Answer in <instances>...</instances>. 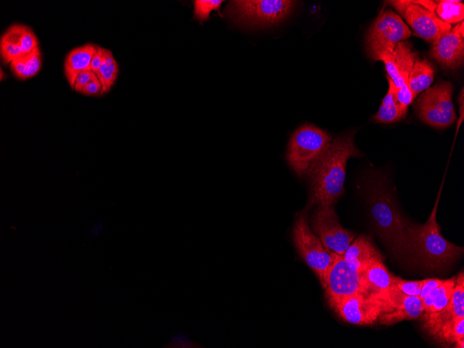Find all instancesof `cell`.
Returning <instances> with one entry per match:
<instances>
[{"label":"cell","instance_id":"6da1fadb","mask_svg":"<svg viewBox=\"0 0 464 348\" xmlns=\"http://www.w3.org/2000/svg\"><path fill=\"white\" fill-rule=\"evenodd\" d=\"M367 194L371 216L380 237L395 254L413 253L415 225L399 211L386 175L378 171L370 173Z\"/></svg>","mask_w":464,"mask_h":348},{"label":"cell","instance_id":"7a4b0ae2","mask_svg":"<svg viewBox=\"0 0 464 348\" xmlns=\"http://www.w3.org/2000/svg\"><path fill=\"white\" fill-rule=\"evenodd\" d=\"M350 132L333 139L315 163L310 175L311 204H334L344 192L346 165L350 158L361 156Z\"/></svg>","mask_w":464,"mask_h":348},{"label":"cell","instance_id":"3957f363","mask_svg":"<svg viewBox=\"0 0 464 348\" xmlns=\"http://www.w3.org/2000/svg\"><path fill=\"white\" fill-rule=\"evenodd\" d=\"M441 190L442 186L427 221L422 225H415L413 235V253L426 266L433 269L449 265L463 252L462 247L447 240L440 233L436 213Z\"/></svg>","mask_w":464,"mask_h":348},{"label":"cell","instance_id":"277c9868","mask_svg":"<svg viewBox=\"0 0 464 348\" xmlns=\"http://www.w3.org/2000/svg\"><path fill=\"white\" fill-rule=\"evenodd\" d=\"M296 5L287 0H236L229 1L224 13L238 26L265 28L283 22Z\"/></svg>","mask_w":464,"mask_h":348},{"label":"cell","instance_id":"5b68a950","mask_svg":"<svg viewBox=\"0 0 464 348\" xmlns=\"http://www.w3.org/2000/svg\"><path fill=\"white\" fill-rule=\"evenodd\" d=\"M331 141L325 131L311 124L301 126L288 143L286 156L290 166L299 176L308 174Z\"/></svg>","mask_w":464,"mask_h":348},{"label":"cell","instance_id":"8992f818","mask_svg":"<svg viewBox=\"0 0 464 348\" xmlns=\"http://www.w3.org/2000/svg\"><path fill=\"white\" fill-rule=\"evenodd\" d=\"M390 3L404 16L415 35L433 44L451 29L435 13L438 3L433 1H392Z\"/></svg>","mask_w":464,"mask_h":348},{"label":"cell","instance_id":"52a82bcc","mask_svg":"<svg viewBox=\"0 0 464 348\" xmlns=\"http://www.w3.org/2000/svg\"><path fill=\"white\" fill-rule=\"evenodd\" d=\"M452 92L451 83L445 81L423 92L416 103V109L420 119L437 129L451 125L456 119L451 99Z\"/></svg>","mask_w":464,"mask_h":348},{"label":"cell","instance_id":"ba28073f","mask_svg":"<svg viewBox=\"0 0 464 348\" xmlns=\"http://www.w3.org/2000/svg\"><path fill=\"white\" fill-rule=\"evenodd\" d=\"M418 58L408 41L400 42L392 53L381 51L372 57L381 60L386 67L388 76L397 88L398 102L407 111L408 106L415 98L408 85V79L415 61Z\"/></svg>","mask_w":464,"mask_h":348},{"label":"cell","instance_id":"9c48e42d","mask_svg":"<svg viewBox=\"0 0 464 348\" xmlns=\"http://www.w3.org/2000/svg\"><path fill=\"white\" fill-rule=\"evenodd\" d=\"M293 239L298 252L322 283L333 263L334 253L326 248L310 229L306 212L300 214L295 222Z\"/></svg>","mask_w":464,"mask_h":348},{"label":"cell","instance_id":"30bf717a","mask_svg":"<svg viewBox=\"0 0 464 348\" xmlns=\"http://www.w3.org/2000/svg\"><path fill=\"white\" fill-rule=\"evenodd\" d=\"M322 285L330 306L349 296L369 291L364 272L357 270L342 256L335 253Z\"/></svg>","mask_w":464,"mask_h":348},{"label":"cell","instance_id":"8fae6325","mask_svg":"<svg viewBox=\"0 0 464 348\" xmlns=\"http://www.w3.org/2000/svg\"><path fill=\"white\" fill-rule=\"evenodd\" d=\"M411 31L401 17L391 10L381 11L366 35V49L371 58L381 51L392 53Z\"/></svg>","mask_w":464,"mask_h":348},{"label":"cell","instance_id":"7c38bea8","mask_svg":"<svg viewBox=\"0 0 464 348\" xmlns=\"http://www.w3.org/2000/svg\"><path fill=\"white\" fill-rule=\"evenodd\" d=\"M311 224L313 232L324 247L340 256L355 238L354 233L340 224L332 205H317L313 213Z\"/></svg>","mask_w":464,"mask_h":348},{"label":"cell","instance_id":"4fadbf2b","mask_svg":"<svg viewBox=\"0 0 464 348\" xmlns=\"http://www.w3.org/2000/svg\"><path fill=\"white\" fill-rule=\"evenodd\" d=\"M344 321L355 325L374 323L384 308L382 295L364 291L331 306Z\"/></svg>","mask_w":464,"mask_h":348},{"label":"cell","instance_id":"5bb4252c","mask_svg":"<svg viewBox=\"0 0 464 348\" xmlns=\"http://www.w3.org/2000/svg\"><path fill=\"white\" fill-rule=\"evenodd\" d=\"M384 308L379 318L380 322L389 325L405 320H415L424 312L422 299L419 297L408 296L395 287L382 295Z\"/></svg>","mask_w":464,"mask_h":348},{"label":"cell","instance_id":"9a60e30c","mask_svg":"<svg viewBox=\"0 0 464 348\" xmlns=\"http://www.w3.org/2000/svg\"><path fill=\"white\" fill-rule=\"evenodd\" d=\"M458 317H464V276L459 274L448 304L441 310L426 313L422 317L424 326L433 338Z\"/></svg>","mask_w":464,"mask_h":348},{"label":"cell","instance_id":"2e32d148","mask_svg":"<svg viewBox=\"0 0 464 348\" xmlns=\"http://www.w3.org/2000/svg\"><path fill=\"white\" fill-rule=\"evenodd\" d=\"M463 27V22H461L449 33L432 44L431 56L445 68L456 69L463 63L464 56Z\"/></svg>","mask_w":464,"mask_h":348},{"label":"cell","instance_id":"e0dca14e","mask_svg":"<svg viewBox=\"0 0 464 348\" xmlns=\"http://www.w3.org/2000/svg\"><path fill=\"white\" fill-rule=\"evenodd\" d=\"M342 256L353 267L363 272L374 262L383 260L370 238L365 235L353 240Z\"/></svg>","mask_w":464,"mask_h":348},{"label":"cell","instance_id":"ac0fdd59","mask_svg":"<svg viewBox=\"0 0 464 348\" xmlns=\"http://www.w3.org/2000/svg\"><path fill=\"white\" fill-rule=\"evenodd\" d=\"M97 46L87 43L76 47L67 55L64 69L67 81L73 89L78 75L85 70L90 69V63Z\"/></svg>","mask_w":464,"mask_h":348},{"label":"cell","instance_id":"d6986e66","mask_svg":"<svg viewBox=\"0 0 464 348\" xmlns=\"http://www.w3.org/2000/svg\"><path fill=\"white\" fill-rule=\"evenodd\" d=\"M387 80L388 82V92L372 118L378 123L388 124L397 122L404 118L407 113L398 102L397 88L392 81L388 76H387Z\"/></svg>","mask_w":464,"mask_h":348},{"label":"cell","instance_id":"ffe728a7","mask_svg":"<svg viewBox=\"0 0 464 348\" xmlns=\"http://www.w3.org/2000/svg\"><path fill=\"white\" fill-rule=\"evenodd\" d=\"M364 277L369 291L383 295L392 290L395 276L387 270L383 260L370 265L364 272Z\"/></svg>","mask_w":464,"mask_h":348},{"label":"cell","instance_id":"44dd1931","mask_svg":"<svg viewBox=\"0 0 464 348\" xmlns=\"http://www.w3.org/2000/svg\"><path fill=\"white\" fill-rule=\"evenodd\" d=\"M433 76V69L427 60L417 58L415 61L408 79V88L415 97L430 88Z\"/></svg>","mask_w":464,"mask_h":348},{"label":"cell","instance_id":"7402d4cb","mask_svg":"<svg viewBox=\"0 0 464 348\" xmlns=\"http://www.w3.org/2000/svg\"><path fill=\"white\" fill-rule=\"evenodd\" d=\"M3 35L20 47L22 56L28 55L38 47V42L35 33L27 26L22 24L13 25L8 28Z\"/></svg>","mask_w":464,"mask_h":348},{"label":"cell","instance_id":"603a6c76","mask_svg":"<svg viewBox=\"0 0 464 348\" xmlns=\"http://www.w3.org/2000/svg\"><path fill=\"white\" fill-rule=\"evenodd\" d=\"M436 10L439 18L449 24L463 21L464 4L461 1H440Z\"/></svg>","mask_w":464,"mask_h":348},{"label":"cell","instance_id":"cb8c5ba5","mask_svg":"<svg viewBox=\"0 0 464 348\" xmlns=\"http://www.w3.org/2000/svg\"><path fill=\"white\" fill-rule=\"evenodd\" d=\"M455 283L456 279L454 277L443 280L442 283L438 287V291L432 304L425 312L433 313L443 309L448 304L451 297Z\"/></svg>","mask_w":464,"mask_h":348},{"label":"cell","instance_id":"d4e9b609","mask_svg":"<svg viewBox=\"0 0 464 348\" xmlns=\"http://www.w3.org/2000/svg\"><path fill=\"white\" fill-rule=\"evenodd\" d=\"M224 1L221 0H194V19L201 22L210 18V13L213 10L219 11Z\"/></svg>","mask_w":464,"mask_h":348},{"label":"cell","instance_id":"484cf974","mask_svg":"<svg viewBox=\"0 0 464 348\" xmlns=\"http://www.w3.org/2000/svg\"><path fill=\"white\" fill-rule=\"evenodd\" d=\"M1 56L3 61L10 63L15 59L22 56L20 47L2 35L0 41Z\"/></svg>","mask_w":464,"mask_h":348},{"label":"cell","instance_id":"4316f807","mask_svg":"<svg viewBox=\"0 0 464 348\" xmlns=\"http://www.w3.org/2000/svg\"><path fill=\"white\" fill-rule=\"evenodd\" d=\"M26 64V69L21 79H26L35 76L40 69L42 65L41 54L39 47L34 49L28 55L23 56Z\"/></svg>","mask_w":464,"mask_h":348},{"label":"cell","instance_id":"83f0119b","mask_svg":"<svg viewBox=\"0 0 464 348\" xmlns=\"http://www.w3.org/2000/svg\"><path fill=\"white\" fill-rule=\"evenodd\" d=\"M424 280L406 281L395 276V286L406 295L419 297L423 285Z\"/></svg>","mask_w":464,"mask_h":348},{"label":"cell","instance_id":"f1b7e54d","mask_svg":"<svg viewBox=\"0 0 464 348\" xmlns=\"http://www.w3.org/2000/svg\"><path fill=\"white\" fill-rule=\"evenodd\" d=\"M107 67L108 65L102 56V61L101 66L97 73L96 74L102 85L101 94L107 92L110 89V88L113 85L115 79L117 78V74L110 73L108 70Z\"/></svg>","mask_w":464,"mask_h":348},{"label":"cell","instance_id":"f546056e","mask_svg":"<svg viewBox=\"0 0 464 348\" xmlns=\"http://www.w3.org/2000/svg\"><path fill=\"white\" fill-rule=\"evenodd\" d=\"M97 78V74L91 69L83 71L76 77L73 90L81 92V90L85 85Z\"/></svg>","mask_w":464,"mask_h":348},{"label":"cell","instance_id":"4dcf8cb0","mask_svg":"<svg viewBox=\"0 0 464 348\" xmlns=\"http://www.w3.org/2000/svg\"><path fill=\"white\" fill-rule=\"evenodd\" d=\"M101 90L102 85L97 77L85 85L81 90V93L89 96L98 95L101 94Z\"/></svg>","mask_w":464,"mask_h":348},{"label":"cell","instance_id":"1f68e13d","mask_svg":"<svg viewBox=\"0 0 464 348\" xmlns=\"http://www.w3.org/2000/svg\"><path fill=\"white\" fill-rule=\"evenodd\" d=\"M443 280L439 279H424L423 285L419 296L420 299H423L433 289L439 286Z\"/></svg>","mask_w":464,"mask_h":348},{"label":"cell","instance_id":"d6a6232c","mask_svg":"<svg viewBox=\"0 0 464 348\" xmlns=\"http://www.w3.org/2000/svg\"><path fill=\"white\" fill-rule=\"evenodd\" d=\"M10 67L13 74L21 79V77L26 69V64L24 56H22L12 61L10 64Z\"/></svg>","mask_w":464,"mask_h":348},{"label":"cell","instance_id":"836d02e7","mask_svg":"<svg viewBox=\"0 0 464 348\" xmlns=\"http://www.w3.org/2000/svg\"><path fill=\"white\" fill-rule=\"evenodd\" d=\"M199 345L194 343L192 341L188 340L187 338H175L169 345H166L167 347H175V348H193L198 347Z\"/></svg>","mask_w":464,"mask_h":348},{"label":"cell","instance_id":"e575fe53","mask_svg":"<svg viewBox=\"0 0 464 348\" xmlns=\"http://www.w3.org/2000/svg\"><path fill=\"white\" fill-rule=\"evenodd\" d=\"M102 61V48L97 46L90 63V69L95 74L97 73Z\"/></svg>","mask_w":464,"mask_h":348},{"label":"cell","instance_id":"d590c367","mask_svg":"<svg viewBox=\"0 0 464 348\" xmlns=\"http://www.w3.org/2000/svg\"><path fill=\"white\" fill-rule=\"evenodd\" d=\"M458 104H459V114L460 117L457 122L456 133L458 131L459 128L464 119V91L463 88H462L461 93L458 96Z\"/></svg>","mask_w":464,"mask_h":348},{"label":"cell","instance_id":"8d00e7d4","mask_svg":"<svg viewBox=\"0 0 464 348\" xmlns=\"http://www.w3.org/2000/svg\"><path fill=\"white\" fill-rule=\"evenodd\" d=\"M102 56L108 65L115 62L113 53L109 49L102 48Z\"/></svg>","mask_w":464,"mask_h":348},{"label":"cell","instance_id":"74e56055","mask_svg":"<svg viewBox=\"0 0 464 348\" xmlns=\"http://www.w3.org/2000/svg\"><path fill=\"white\" fill-rule=\"evenodd\" d=\"M107 67H108V70L110 73L114 74H117V73H118V65H117V63L116 61L114 62L113 63L110 64V65H108Z\"/></svg>","mask_w":464,"mask_h":348},{"label":"cell","instance_id":"f35d334b","mask_svg":"<svg viewBox=\"0 0 464 348\" xmlns=\"http://www.w3.org/2000/svg\"><path fill=\"white\" fill-rule=\"evenodd\" d=\"M3 74H5L3 73V71H2V69H1V80H3Z\"/></svg>","mask_w":464,"mask_h":348}]
</instances>
